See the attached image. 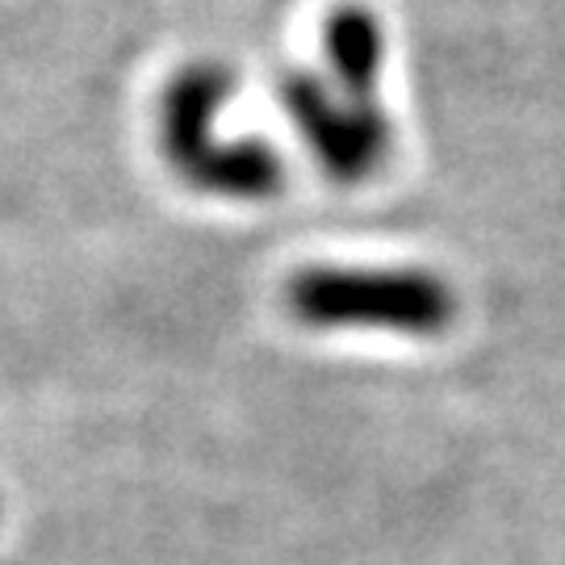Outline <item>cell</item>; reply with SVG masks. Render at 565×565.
Masks as SVG:
<instances>
[{"mask_svg": "<svg viewBox=\"0 0 565 565\" xmlns=\"http://www.w3.org/2000/svg\"><path fill=\"white\" fill-rule=\"evenodd\" d=\"M235 76L223 63H189L163 84L160 147L184 181L231 202H268L285 189V160L268 139H214Z\"/></svg>", "mask_w": 565, "mask_h": 565, "instance_id": "obj_1", "label": "cell"}, {"mask_svg": "<svg viewBox=\"0 0 565 565\" xmlns=\"http://www.w3.org/2000/svg\"><path fill=\"white\" fill-rule=\"evenodd\" d=\"M289 315L319 331H394L431 340L457 323V289L427 268L315 264L285 285Z\"/></svg>", "mask_w": 565, "mask_h": 565, "instance_id": "obj_2", "label": "cell"}, {"mask_svg": "<svg viewBox=\"0 0 565 565\" xmlns=\"http://www.w3.org/2000/svg\"><path fill=\"white\" fill-rule=\"evenodd\" d=\"M281 105L310 156L335 184H364L394 156V126L382 102H352L319 72H285Z\"/></svg>", "mask_w": 565, "mask_h": 565, "instance_id": "obj_3", "label": "cell"}, {"mask_svg": "<svg viewBox=\"0 0 565 565\" xmlns=\"http://www.w3.org/2000/svg\"><path fill=\"white\" fill-rule=\"evenodd\" d=\"M327 81L352 102H377L385 67V30L369 4H335L323 21Z\"/></svg>", "mask_w": 565, "mask_h": 565, "instance_id": "obj_4", "label": "cell"}]
</instances>
